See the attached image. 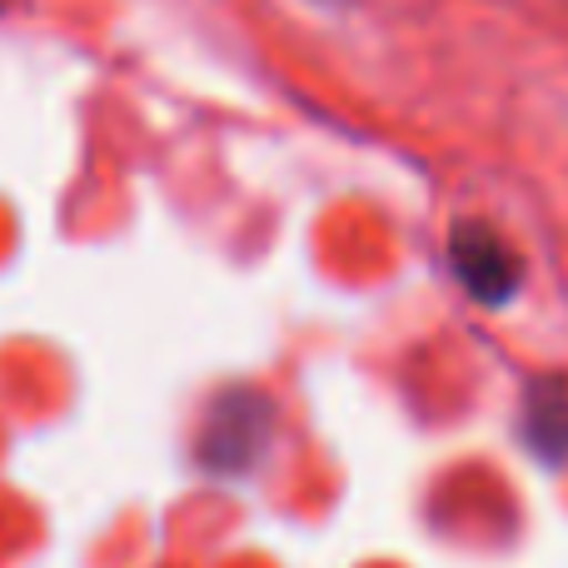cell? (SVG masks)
<instances>
[{"mask_svg": "<svg viewBox=\"0 0 568 568\" xmlns=\"http://www.w3.org/2000/svg\"><path fill=\"white\" fill-rule=\"evenodd\" d=\"M270 434H275V409H270L265 394L230 389L210 404L195 454L210 474H245L270 449Z\"/></svg>", "mask_w": 568, "mask_h": 568, "instance_id": "6da1fadb", "label": "cell"}, {"mask_svg": "<svg viewBox=\"0 0 568 568\" xmlns=\"http://www.w3.org/2000/svg\"><path fill=\"white\" fill-rule=\"evenodd\" d=\"M449 265H454V275L464 280V290H469L474 300H484V304L514 300V294H519V280H524V265H519V255L509 250V240H504L494 225H479V220L454 225Z\"/></svg>", "mask_w": 568, "mask_h": 568, "instance_id": "7a4b0ae2", "label": "cell"}, {"mask_svg": "<svg viewBox=\"0 0 568 568\" xmlns=\"http://www.w3.org/2000/svg\"><path fill=\"white\" fill-rule=\"evenodd\" d=\"M524 439L544 464L568 459V379L544 374L524 394Z\"/></svg>", "mask_w": 568, "mask_h": 568, "instance_id": "3957f363", "label": "cell"}]
</instances>
